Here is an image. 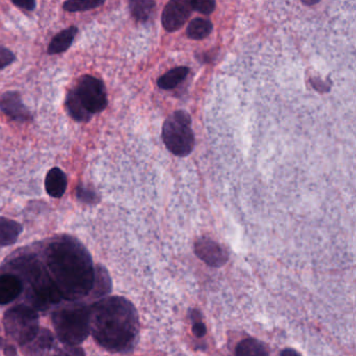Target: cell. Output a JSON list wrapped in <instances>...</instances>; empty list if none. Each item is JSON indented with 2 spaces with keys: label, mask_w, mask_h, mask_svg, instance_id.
I'll return each mask as SVG.
<instances>
[{
  "label": "cell",
  "mask_w": 356,
  "mask_h": 356,
  "mask_svg": "<svg viewBox=\"0 0 356 356\" xmlns=\"http://www.w3.org/2000/svg\"><path fill=\"white\" fill-rule=\"evenodd\" d=\"M47 272L61 298L74 301L95 289V270L85 247L72 237L56 239L47 250Z\"/></svg>",
  "instance_id": "1"
},
{
  "label": "cell",
  "mask_w": 356,
  "mask_h": 356,
  "mask_svg": "<svg viewBox=\"0 0 356 356\" xmlns=\"http://www.w3.org/2000/svg\"><path fill=\"white\" fill-rule=\"evenodd\" d=\"M90 330L108 351H130L139 334L136 308L126 298H105L90 308Z\"/></svg>",
  "instance_id": "2"
},
{
  "label": "cell",
  "mask_w": 356,
  "mask_h": 356,
  "mask_svg": "<svg viewBox=\"0 0 356 356\" xmlns=\"http://www.w3.org/2000/svg\"><path fill=\"white\" fill-rule=\"evenodd\" d=\"M19 278L30 286L32 307L43 309L51 304L61 301V295L51 280L47 268L34 257H22L13 264ZM16 275V274H15Z\"/></svg>",
  "instance_id": "3"
},
{
  "label": "cell",
  "mask_w": 356,
  "mask_h": 356,
  "mask_svg": "<svg viewBox=\"0 0 356 356\" xmlns=\"http://www.w3.org/2000/svg\"><path fill=\"white\" fill-rule=\"evenodd\" d=\"M54 328L62 343L76 347L90 333V308L74 305L54 312Z\"/></svg>",
  "instance_id": "4"
},
{
  "label": "cell",
  "mask_w": 356,
  "mask_h": 356,
  "mask_svg": "<svg viewBox=\"0 0 356 356\" xmlns=\"http://www.w3.org/2000/svg\"><path fill=\"white\" fill-rule=\"evenodd\" d=\"M191 118L185 111H176L165 120L162 138L166 149L178 157H186L195 147Z\"/></svg>",
  "instance_id": "5"
},
{
  "label": "cell",
  "mask_w": 356,
  "mask_h": 356,
  "mask_svg": "<svg viewBox=\"0 0 356 356\" xmlns=\"http://www.w3.org/2000/svg\"><path fill=\"white\" fill-rule=\"evenodd\" d=\"M3 326L7 334L22 347L30 343L38 333V314L32 306H15L6 312Z\"/></svg>",
  "instance_id": "6"
},
{
  "label": "cell",
  "mask_w": 356,
  "mask_h": 356,
  "mask_svg": "<svg viewBox=\"0 0 356 356\" xmlns=\"http://www.w3.org/2000/svg\"><path fill=\"white\" fill-rule=\"evenodd\" d=\"M79 99L89 113L97 114L104 111L108 105L107 92L103 81L93 76H81L74 88Z\"/></svg>",
  "instance_id": "7"
},
{
  "label": "cell",
  "mask_w": 356,
  "mask_h": 356,
  "mask_svg": "<svg viewBox=\"0 0 356 356\" xmlns=\"http://www.w3.org/2000/svg\"><path fill=\"white\" fill-rule=\"evenodd\" d=\"M191 12L193 8L188 0H172L164 8L162 26L168 32H177L186 24Z\"/></svg>",
  "instance_id": "8"
},
{
  "label": "cell",
  "mask_w": 356,
  "mask_h": 356,
  "mask_svg": "<svg viewBox=\"0 0 356 356\" xmlns=\"http://www.w3.org/2000/svg\"><path fill=\"white\" fill-rule=\"evenodd\" d=\"M195 253L202 261L212 268H220L229 260V254L226 249L207 237L195 241Z\"/></svg>",
  "instance_id": "9"
},
{
  "label": "cell",
  "mask_w": 356,
  "mask_h": 356,
  "mask_svg": "<svg viewBox=\"0 0 356 356\" xmlns=\"http://www.w3.org/2000/svg\"><path fill=\"white\" fill-rule=\"evenodd\" d=\"M0 111L14 122H29L34 120L17 91H7L0 95Z\"/></svg>",
  "instance_id": "10"
},
{
  "label": "cell",
  "mask_w": 356,
  "mask_h": 356,
  "mask_svg": "<svg viewBox=\"0 0 356 356\" xmlns=\"http://www.w3.org/2000/svg\"><path fill=\"white\" fill-rule=\"evenodd\" d=\"M24 291V282L15 274L0 275V305L11 303Z\"/></svg>",
  "instance_id": "11"
},
{
  "label": "cell",
  "mask_w": 356,
  "mask_h": 356,
  "mask_svg": "<svg viewBox=\"0 0 356 356\" xmlns=\"http://www.w3.org/2000/svg\"><path fill=\"white\" fill-rule=\"evenodd\" d=\"M54 343V337L49 329H39L36 337L22 346V349L26 356H45L51 349Z\"/></svg>",
  "instance_id": "12"
},
{
  "label": "cell",
  "mask_w": 356,
  "mask_h": 356,
  "mask_svg": "<svg viewBox=\"0 0 356 356\" xmlns=\"http://www.w3.org/2000/svg\"><path fill=\"white\" fill-rule=\"evenodd\" d=\"M67 188V177L59 168H54L47 172L45 178V189L51 197L60 199Z\"/></svg>",
  "instance_id": "13"
},
{
  "label": "cell",
  "mask_w": 356,
  "mask_h": 356,
  "mask_svg": "<svg viewBox=\"0 0 356 356\" xmlns=\"http://www.w3.org/2000/svg\"><path fill=\"white\" fill-rule=\"evenodd\" d=\"M79 30L76 26H70L65 30L60 32L51 39L49 43L47 53L49 55H59V54L65 53L74 42Z\"/></svg>",
  "instance_id": "14"
},
{
  "label": "cell",
  "mask_w": 356,
  "mask_h": 356,
  "mask_svg": "<svg viewBox=\"0 0 356 356\" xmlns=\"http://www.w3.org/2000/svg\"><path fill=\"white\" fill-rule=\"evenodd\" d=\"M22 230L24 228L19 222L10 218H0V247L15 243Z\"/></svg>",
  "instance_id": "15"
},
{
  "label": "cell",
  "mask_w": 356,
  "mask_h": 356,
  "mask_svg": "<svg viewBox=\"0 0 356 356\" xmlns=\"http://www.w3.org/2000/svg\"><path fill=\"white\" fill-rule=\"evenodd\" d=\"M66 108L70 118L76 122H88L92 118V114L89 113L83 106L74 89H70L66 95Z\"/></svg>",
  "instance_id": "16"
},
{
  "label": "cell",
  "mask_w": 356,
  "mask_h": 356,
  "mask_svg": "<svg viewBox=\"0 0 356 356\" xmlns=\"http://www.w3.org/2000/svg\"><path fill=\"white\" fill-rule=\"evenodd\" d=\"M188 74L189 70L186 66L174 68V70H170V72H166L165 74L158 79V87L164 89V90H172V89L178 87L186 79Z\"/></svg>",
  "instance_id": "17"
},
{
  "label": "cell",
  "mask_w": 356,
  "mask_h": 356,
  "mask_svg": "<svg viewBox=\"0 0 356 356\" xmlns=\"http://www.w3.org/2000/svg\"><path fill=\"white\" fill-rule=\"evenodd\" d=\"M235 356H270V354L262 341L250 337L239 341L235 350Z\"/></svg>",
  "instance_id": "18"
},
{
  "label": "cell",
  "mask_w": 356,
  "mask_h": 356,
  "mask_svg": "<svg viewBox=\"0 0 356 356\" xmlns=\"http://www.w3.org/2000/svg\"><path fill=\"white\" fill-rule=\"evenodd\" d=\"M213 30L212 22L205 18H195L187 26V37L191 40H203Z\"/></svg>",
  "instance_id": "19"
},
{
  "label": "cell",
  "mask_w": 356,
  "mask_h": 356,
  "mask_svg": "<svg viewBox=\"0 0 356 356\" xmlns=\"http://www.w3.org/2000/svg\"><path fill=\"white\" fill-rule=\"evenodd\" d=\"M129 7L131 14L137 22H145L151 17L156 3L153 0H132L129 3Z\"/></svg>",
  "instance_id": "20"
},
{
  "label": "cell",
  "mask_w": 356,
  "mask_h": 356,
  "mask_svg": "<svg viewBox=\"0 0 356 356\" xmlns=\"http://www.w3.org/2000/svg\"><path fill=\"white\" fill-rule=\"evenodd\" d=\"M105 3L103 0H86V1H66L64 3L63 9L70 13L76 12L91 11V10L97 9Z\"/></svg>",
  "instance_id": "21"
},
{
  "label": "cell",
  "mask_w": 356,
  "mask_h": 356,
  "mask_svg": "<svg viewBox=\"0 0 356 356\" xmlns=\"http://www.w3.org/2000/svg\"><path fill=\"white\" fill-rule=\"evenodd\" d=\"M76 195L81 202L85 204H89V205L99 203V197L95 191L88 188V187L83 186V185H79V186L76 187Z\"/></svg>",
  "instance_id": "22"
},
{
  "label": "cell",
  "mask_w": 356,
  "mask_h": 356,
  "mask_svg": "<svg viewBox=\"0 0 356 356\" xmlns=\"http://www.w3.org/2000/svg\"><path fill=\"white\" fill-rule=\"evenodd\" d=\"M193 11L199 12L204 15H209L216 9V3L212 0H193L191 1Z\"/></svg>",
  "instance_id": "23"
},
{
  "label": "cell",
  "mask_w": 356,
  "mask_h": 356,
  "mask_svg": "<svg viewBox=\"0 0 356 356\" xmlns=\"http://www.w3.org/2000/svg\"><path fill=\"white\" fill-rule=\"evenodd\" d=\"M16 60V56L7 47L0 45V70H5Z\"/></svg>",
  "instance_id": "24"
},
{
  "label": "cell",
  "mask_w": 356,
  "mask_h": 356,
  "mask_svg": "<svg viewBox=\"0 0 356 356\" xmlns=\"http://www.w3.org/2000/svg\"><path fill=\"white\" fill-rule=\"evenodd\" d=\"M206 326L202 321L193 320V332L195 337H205L206 334Z\"/></svg>",
  "instance_id": "25"
},
{
  "label": "cell",
  "mask_w": 356,
  "mask_h": 356,
  "mask_svg": "<svg viewBox=\"0 0 356 356\" xmlns=\"http://www.w3.org/2000/svg\"><path fill=\"white\" fill-rule=\"evenodd\" d=\"M61 356H85V354L81 348L67 346L63 351H61Z\"/></svg>",
  "instance_id": "26"
},
{
  "label": "cell",
  "mask_w": 356,
  "mask_h": 356,
  "mask_svg": "<svg viewBox=\"0 0 356 356\" xmlns=\"http://www.w3.org/2000/svg\"><path fill=\"white\" fill-rule=\"evenodd\" d=\"M14 6L19 8V9L26 10V11H34L36 8V3L29 0V1H12Z\"/></svg>",
  "instance_id": "27"
},
{
  "label": "cell",
  "mask_w": 356,
  "mask_h": 356,
  "mask_svg": "<svg viewBox=\"0 0 356 356\" xmlns=\"http://www.w3.org/2000/svg\"><path fill=\"white\" fill-rule=\"evenodd\" d=\"M1 347L5 350V354L7 356H16V354H17V350H16L15 347H13V346L11 345H8V343H6L1 337H0V348Z\"/></svg>",
  "instance_id": "28"
},
{
  "label": "cell",
  "mask_w": 356,
  "mask_h": 356,
  "mask_svg": "<svg viewBox=\"0 0 356 356\" xmlns=\"http://www.w3.org/2000/svg\"><path fill=\"white\" fill-rule=\"evenodd\" d=\"M280 356H301L299 353H298L296 350L291 349V348H289V349H284L281 351Z\"/></svg>",
  "instance_id": "29"
},
{
  "label": "cell",
  "mask_w": 356,
  "mask_h": 356,
  "mask_svg": "<svg viewBox=\"0 0 356 356\" xmlns=\"http://www.w3.org/2000/svg\"><path fill=\"white\" fill-rule=\"evenodd\" d=\"M318 3V1H307V0H306V1H302V3H303V5H305V6H314Z\"/></svg>",
  "instance_id": "30"
}]
</instances>
